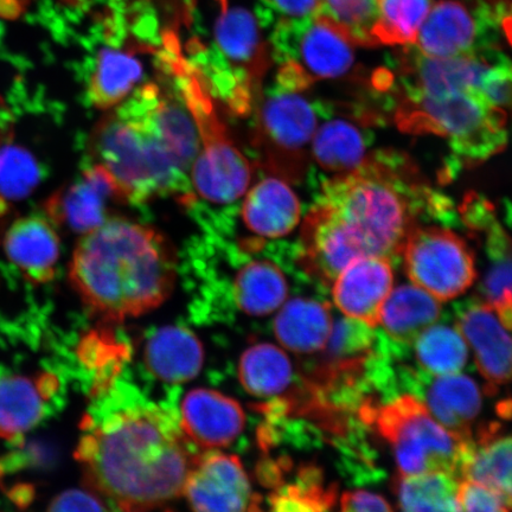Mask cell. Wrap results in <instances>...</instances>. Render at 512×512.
<instances>
[{"label":"cell","instance_id":"obj_1","mask_svg":"<svg viewBox=\"0 0 512 512\" xmlns=\"http://www.w3.org/2000/svg\"><path fill=\"white\" fill-rule=\"evenodd\" d=\"M92 400L74 452L86 488L124 511L156 509L182 495L202 453L185 438L177 409L121 377Z\"/></svg>","mask_w":512,"mask_h":512},{"label":"cell","instance_id":"obj_2","mask_svg":"<svg viewBox=\"0 0 512 512\" xmlns=\"http://www.w3.org/2000/svg\"><path fill=\"white\" fill-rule=\"evenodd\" d=\"M139 87L108 111L91 139V155L112 178L119 200L142 204L187 192L197 132L172 76Z\"/></svg>","mask_w":512,"mask_h":512},{"label":"cell","instance_id":"obj_3","mask_svg":"<svg viewBox=\"0 0 512 512\" xmlns=\"http://www.w3.org/2000/svg\"><path fill=\"white\" fill-rule=\"evenodd\" d=\"M177 279L175 247L157 229L110 217L83 235L69 281L100 323L145 315L169 299Z\"/></svg>","mask_w":512,"mask_h":512},{"label":"cell","instance_id":"obj_4","mask_svg":"<svg viewBox=\"0 0 512 512\" xmlns=\"http://www.w3.org/2000/svg\"><path fill=\"white\" fill-rule=\"evenodd\" d=\"M437 196L418 181L411 163L388 151L325 181L318 201L335 211L364 256L393 260L418 217H431Z\"/></svg>","mask_w":512,"mask_h":512},{"label":"cell","instance_id":"obj_5","mask_svg":"<svg viewBox=\"0 0 512 512\" xmlns=\"http://www.w3.org/2000/svg\"><path fill=\"white\" fill-rule=\"evenodd\" d=\"M157 66L172 76L194 121L198 152L190 172L192 187L209 202L239 200L251 184L253 166L217 114L206 79L183 55L178 41L166 42L159 49Z\"/></svg>","mask_w":512,"mask_h":512},{"label":"cell","instance_id":"obj_6","mask_svg":"<svg viewBox=\"0 0 512 512\" xmlns=\"http://www.w3.org/2000/svg\"><path fill=\"white\" fill-rule=\"evenodd\" d=\"M221 6L214 27L213 48H197L189 59L200 70L214 98L236 115L252 112L260 99L262 79L271 63V49L262 35L259 11L217 0Z\"/></svg>","mask_w":512,"mask_h":512},{"label":"cell","instance_id":"obj_7","mask_svg":"<svg viewBox=\"0 0 512 512\" xmlns=\"http://www.w3.org/2000/svg\"><path fill=\"white\" fill-rule=\"evenodd\" d=\"M357 416L392 448L401 476L443 472L463 480L473 439L448 431L415 396L367 402Z\"/></svg>","mask_w":512,"mask_h":512},{"label":"cell","instance_id":"obj_8","mask_svg":"<svg viewBox=\"0 0 512 512\" xmlns=\"http://www.w3.org/2000/svg\"><path fill=\"white\" fill-rule=\"evenodd\" d=\"M396 123L409 133H433L447 139L467 164L484 162L508 142L507 113L476 88L439 98H402Z\"/></svg>","mask_w":512,"mask_h":512},{"label":"cell","instance_id":"obj_9","mask_svg":"<svg viewBox=\"0 0 512 512\" xmlns=\"http://www.w3.org/2000/svg\"><path fill=\"white\" fill-rule=\"evenodd\" d=\"M303 93L275 85L256 102L253 145L259 164L285 182L303 178L309 162L307 146L318 128L316 107Z\"/></svg>","mask_w":512,"mask_h":512},{"label":"cell","instance_id":"obj_10","mask_svg":"<svg viewBox=\"0 0 512 512\" xmlns=\"http://www.w3.org/2000/svg\"><path fill=\"white\" fill-rule=\"evenodd\" d=\"M400 256L412 283L440 302L462 296L477 279L472 249L447 228L415 224Z\"/></svg>","mask_w":512,"mask_h":512},{"label":"cell","instance_id":"obj_11","mask_svg":"<svg viewBox=\"0 0 512 512\" xmlns=\"http://www.w3.org/2000/svg\"><path fill=\"white\" fill-rule=\"evenodd\" d=\"M512 14L503 0H439L422 23L416 48L430 57H458L495 48L499 21Z\"/></svg>","mask_w":512,"mask_h":512},{"label":"cell","instance_id":"obj_12","mask_svg":"<svg viewBox=\"0 0 512 512\" xmlns=\"http://www.w3.org/2000/svg\"><path fill=\"white\" fill-rule=\"evenodd\" d=\"M272 43L278 60L298 70L311 86L347 74L355 61L354 44L323 14L277 25Z\"/></svg>","mask_w":512,"mask_h":512},{"label":"cell","instance_id":"obj_13","mask_svg":"<svg viewBox=\"0 0 512 512\" xmlns=\"http://www.w3.org/2000/svg\"><path fill=\"white\" fill-rule=\"evenodd\" d=\"M401 394L420 400L435 420L460 437L473 439L472 427L482 412L483 395L476 381L463 374L434 376L403 362Z\"/></svg>","mask_w":512,"mask_h":512},{"label":"cell","instance_id":"obj_14","mask_svg":"<svg viewBox=\"0 0 512 512\" xmlns=\"http://www.w3.org/2000/svg\"><path fill=\"white\" fill-rule=\"evenodd\" d=\"M462 214L465 226L479 235L486 258L477 297L491 306L512 334V239L484 198L467 197Z\"/></svg>","mask_w":512,"mask_h":512},{"label":"cell","instance_id":"obj_15","mask_svg":"<svg viewBox=\"0 0 512 512\" xmlns=\"http://www.w3.org/2000/svg\"><path fill=\"white\" fill-rule=\"evenodd\" d=\"M454 325L473 351L479 373L494 394L512 382V334L496 312L477 296L454 306Z\"/></svg>","mask_w":512,"mask_h":512},{"label":"cell","instance_id":"obj_16","mask_svg":"<svg viewBox=\"0 0 512 512\" xmlns=\"http://www.w3.org/2000/svg\"><path fill=\"white\" fill-rule=\"evenodd\" d=\"M183 494L194 512H246L255 496L240 458L215 451L198 458Z\"/></svg>","mask_w":512,"mask_h":512},{"label":"cell","instance_id":"obj_17","mask_svg":"<svg viewBox=\"0 0 512 512\" xmlns=\"http://www.w3.org/2000/svg\"><path fill=\"white\" fill-rule=\"evenodd\" d=\"M181 428L202 452L228 447L246 426L240 403L213 389L197 388L184 396L179 412Z\"/></svg>","mask_w":512,"mask_h":512},{"label":"cell","instance_id":"obj_18","mask_svg":"<svg viewBox=\"0 0 512 512\" xmlns=\"http://www.w3.org/2000/svg\"><path fill=\"white\" fill-rule=\"evenodd\" d=\"M392 260L381 256L356 259L332 284V298L345 316L376 328L384 302L393 290Z\"/></svg>","mask_w":512,"mask_h":512},{"label":"cell","instance_id":"obj_19","mask_svg":"<svg viewBox=\"0 0 512 512\" xmlns=\"http://www.w3.org/2000/svg\"><path fill=\"white\" fill-rule=\"evenodd\" d=\"M110 201H120L117 189L105 169L94 164L83 171L79 182L51 197L47 210L56 222L85 235L110 219L107 215Z\"/></svg>","mask_w":512,"mask_h":512},{"label":"cell","instance_id":"obj_20","mask_svg":"<svg viewBox=\"0 0 512 512\" xmlns=\"http://www.w3.org/2000/svg\"><path fill=\"white\" fill-rule=\"evenodd\" d=\"M150 46L121 47V43L98 51L88 81L89 101L98 110L111 111L136 91L144 78V64L139 53H153Z\"/></svg>","mask_w":512,"mask_h":512},{"label":"cell","instance_id":"obj_21","mask_svg":"<svg viewBox=\"0 0 512 512\" xmlns=\"http://www.w3.org/2000/svg\"><path fill=\"white\" fill-rule=\"evenodd\" d=\"M241 216L248 230L259 238L278 239L298 226L302 207L290 185L271 176L248 191Z\"/></svg>","mask_w":512,"mask_h":512},{"label":"cell","instance_id":"obj_22","mask_svg":"<svg viewBox=\"0 0 512 512\" xmlns=\"http://www.w3.org/2000/svg\"><path fill=\"white\" fill-rule=\"evenodd\" d=\"M5 252L32 285L50 283L60 256V240L41 217L18 220L5 236Z\"/></svg>","mask_w":512,"mask_h":512},{"label":"cell","instance_id":"obj_23","mask_svg":"<svg viewBox=\"0 0 512 512\" xmlns=\"http://www.w3.org/2000/svg\"><path fill=\"white\" fill-rule=\"evenodd\" d=\"M144 362L156 379L184 383L200 374L204 348L200 338L183 326H163L147 339Z\"/></svg>","mask_w":512,"mask_h":512},{"label":"cell","instance_id":"obj_24","mask_svg":"<svg viewBox=\"0 0 512 512\" xmlns=\"http://www.w3.org/2000/svg\"><path fill=\"white\" fill-rule=\"evenodd\" d=\"M331 306L312 298H293L280 307L274 335L287 350L298 355L323 351L331 334Z\"/></svg>","mask_w":512,"mask_h":512},{"label":"cell","instance_id":"obj_25","mask_svg":"<svg viewBox=\"0 0 512 512\" xmlns=\"http://www.w3.org/2000/svg\"><path fill=\"white\" fill-rule=\"evenodd\" d=\"M440 316V300L419 286L401 285L384 302L380 324L392 341L412 348L422 332L437 323Z\"/></svg>","mask_w":512,"mask_h":512},{"label":"cell","instance_id":"obj_26","mask_svg":"<svg viewBox=\"0 0 512 512\" xmlns=\"http://www.w3.org/2000/svg\"><path fill=\"white\" fill-rule=\"evenodd\" d=\"M367 114H354V119L337 118L317 128L312 139V157L324 171L348 174L368 157L370 133L361 124Z\"/></svg>","mask_w":512,"mask_h":512},{"label":"cell","instance_id":"obj_27","mask_svg":"<svg viewBox=\"0 0 512 512\" xmlns=\"http://www.w3.org/2000/svg\"><path fill=\"white\" fill-rule=\"evenodd\" d=\"M49 411L34 381L0 367V438L12 447H23L24 433L40 425Z\"/></svg>","mask_w":512,"mask_h":512},{"label":"cell","instance_id":"obj_28","mask_svg":"<svg viewBox=\"0 0 512 512\" xmlns=\"http://www.w3.org/2000/svg\"><path fill=\"white\" fill-rule=\"evenodd\" d=\"M469 479L495 492L512 510V434L499 435L497 428H486L473 438L463 480Z\"/></svg>","mask_w":512,"mask_h":512},{"label":"cell","instance_id":"obj_29","mask_svg":"<svg viewBox=\"0 0 512 512\" xmlns=\"http://www.w3.org/2000/svg\"><path fill=\"white\" fill-rule=\"evenodd\" d=\"M76 358L92 377L89 394L94 399L110 389L130 361L131 348L115 335L112 324L100 323L76 345Z\"/></svg>","mask_w":512,"mask_h":512},{"label":"cell","instance_id":"obj_30","mask_svg":"<svg viewBox=\"0 0 512 512\" xmlns=\"http://www.w3.org/2000/svg\"><path fill=\"white\" fill-rule=\"evenodd\" d=\"M239 379L248 394L260 399L278 398L294 387L290 358L271 343L254 344L243 352Z\"/></svg>","mask_w":512,"mask_h":512},{"label":"cell","instance_id":"obj_31","mask_svg":"<svg viewBox=\"0 0 512 512\" xmlns=\"http://www.w3.org/2000/svg\"><path fill=\"white\" fill-rule=\"evenodd\" d=\"M288 285L283 271L270 260L248 262L236 274L233 297L246 315H271L286 302Z\"/></svg>","mask_w":512,"mask_h":512},{"label":"cell","instance_id":"obj_32","mask_svg":"<svg viewBox=\"0 0 512 512\" xmlns=\"http://www.w3.org/2000/svg\"><path fill=\"white\" fill-rule=\"evenodd\" d=\"M460 480L443 472L398 476L394 492L400 512H462L459 503Z\"/></svg>","mask_w":512,"mask_h":512},{"label":"cell","instance_id":"obj_33","mask_svg":"<svg viewBox=\"0 0 512 512\" xmlns=\"http://www.w3.org/2000/svg\"><path fill=\"white\" fill-rule=\"evenodd\" d=\"M415 367L434 376L459 374L469 358V347L458 329L433 324L422 332L411 348Z\"/></svg>","mask_w":512,"mask_h":512},{"label":"cell","instance_id":"obj_34","mask_svg":"<svg viewBox=\"0 0 512 512\" xmlns=\"http://www.w3.org/2000/svg\"><path fill=\"white\" fill-rule=\"evenodd\" d=\"M336 484H326L319 466L302 465L294 482L274 489L270 496L271 512H330L337 501Z\"/></svg>","mask_w":512,"mask_h":512},{"label":"cell","instance_id":"obj_35","mask_svg":"<svg viewBox=\"0 0 512 512\" xmlns=\"http://www.w3.org/2000/svg\"><path fill=\"white\" fill-rule=\"evenodd\" d=\"M433 0H377L373 36L382 46L414 44Z\"/></svg>","mask_w":512,"mask_h":512},{"label":"cell","instance_id":"obj_36","mask_svg":"<svg viewBox=\"0 0 512 512\" xmlns=\"http://www.w3.org/2000/svg\"><path fill=\"white\" fill-rule=\"evenodd\" d=\"M320 14L328 17L354 46H379L373 36L377 0H322Z\"/></svg>","mask_w":512,"mask_h":512},{"label":"cell","instance_id":"obj_37","mask_svg":"<svg viewBox=\"0 0 512 512\" xmlns=\"http://www.w3.org/2000/svg\"><path fill=\"white\" fill-rule=\"evenodd\" d=\"M40 181L36 159L22 147L10 145L0 149V195L9 200H22Z\"/></svg>","mask_w":512,"mask_h":512},{"label":"cell","instance_id":"obj_38","mask_svg":"<svg viewBox=\"0 0 512 512\" xmlns=\"http://www.w3.org/2000/svg\"><path fill=\"white\" fill-rule=\"evenodd\" d=\"M477 89L492 105L512 110V61L496 47L485 51Z\"/></svg>","mask_w":512,"mask_h":512},{"label":"cell","instance_id":"obj_39","mask_svg":"<svg viewBox=\"0 0 512 512\" xmlns=\"http://www.w3.org/2000/svg\"><path fill=\"white\" fill-rule=\"evenodd\" d=\"M267 15H275L280 24H292L307 21L320 14L322 0H260Z\"/></svg>","mask_w":512,"mask_h":512},{"label":"cell","instance_id":"obj_40","mask_svg":"<svg viewBox=\"0 0 512 512\" xmlns=\"http://www.w3.org/2000/svg\"><path fill=\"white\" fill-rule=\"evenodd\" d=\"M459 503L462 512H510L494 491L469 479L460 482Z\"/></svg>","mask_w":512,"mask_h":512},{"label":"cell","instance_id":"obj_41","mask_svg":"<svg viewBox=\"0 0 512 512\" xmlns=\"http://www.w3.org/2000/svg\"><path fill=\"white\" fill-rule=\"evenodd\" d=\"M47 512H106L99 495L92 490L70 489L51 501Z\"/></svg>","mask_w":512,"mask_h":512},{"label":"cell","instance_id":"obj_42","mask_svg":"<svg viewBox=\"0 0 512 512\" xmlns=\"http://www.w3.org/2000/svg\"><path fill=\"white\" fill-rule=\"evenodd\" d=\"M339 512H394L380 495L364 490L344 492Z\"/></svg>","mask_w":512,"mask_h":512},{"label":"cell","instance_id":"obj_43","mask_svg":"<svg viewBox=\"0 0 512 512\" xmlns=\"http://www.w3.org/2000/svg\"><path fill=\"white\" fill-rule=\"evenodd\" d=\"M35 387L41 399L48 403L55 402L57 406V398H59L61 390V380L59 375L54 371L43 370L38 373L34 380Z\"/></svg>","mask_w":512,"mask_h":512},{"label":"cell","instance_id":"obj_44","mask_svg":"<svg viewBox=\"0 0 512 512\" xmlns=\"http://www.w3.org/2000/svg\"><path fill=\"white\" fill-rule=\"evenodd\" d=\"M6 496L10 502L19 510H27L35 502L37 496L36 486L31 483H16L10 486L9 489H4Z\"/></svg>","mask_w":512,"mask_h":512},{"label":"cell","instance_id":"obj_45","mask_svg":"<svg viewBox=\"0 0 512 512\" xmlns=\"http://www.w3.org/2000/svg\"><path fill=\"white\" fill-rule=\"evenodd\" d=\"M21 10L17 0H0V16L5 18L16 17Z\"/></svg>","mask_w":512,"mask_h":512},{"label":"cell","instance_id":"obj_46","mask_svg":"<svg viewBox=\"0 0 512 512\" xmlns=\"http://www.w3.org/2000/svg\"><path fill=\"white\" fill-rule=\"evenodd\" d=\"M246 512H264L261 508V498L258 495L254 496L251 507Z\"/></svg>","mask_w":512,"mask_h":512},{"label":"cell","instance_id":"obj_47","mask_svg":"<svg viewBox=\"0 0 512 512\" xmlns=\"http://www.w3.org/2000/svg\"><path fill=\"white\" fill-rule=\"evenodd\" d=\"M125 512H139V511H125Z\"/></svg>","mask_w":512,"mask_h":512},{"label":"cell","instance_id":"obj_48","mask_svg":"<svg viewBox=\"0 0 512 512\" xmlns=\"http://www.w3.org/2000/svg\"><path fill=\"white\" fill-rule=\"evenodd\" d=\"M166 512H171V511H166Z\"/></svg>","mask_w":512,"mask_h":512}]
</instances>
